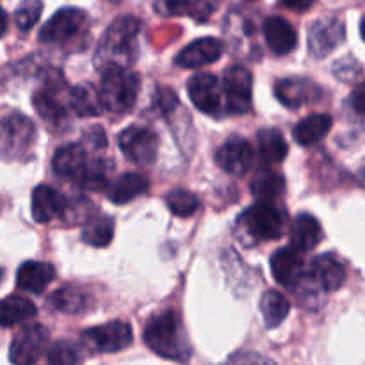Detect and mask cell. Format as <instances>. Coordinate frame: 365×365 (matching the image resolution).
<instances>
[{"label": "cell", "instance_id": "cell-35", "mask_svg": "<svg viewBox=\"0 0 365 365\" xmlns=\"http://www.w3.org/2000/svg\"><path fill=\"white\" fill-rule=\"evenodd\" d=\"M41 11H43L41 0H21L16 13H14L16 27L24 32L31 31V29L38 24L39 16H41Z\"/></svg>", "mask_w": 365, "mask_h": 365}, {"label": "cell", "instance_id": "cell-18", "mask_svg": "<svg viewBox=\"0 0 365 365\" xmlns=\"http://www.w3.org/2000/svg\"><path fill=\"white\" fill-rule=\"evenodd\" d=\"M56 278V269L52 264L46 262H25L21 264L16 273V285L18 289L31 294H41L52 280Z\"/></svg>", "mask_w": 365, "mask_h": 365}, {"label": "cell", "instance_id": "cell-43", "mask_svg": "<svg viewBox=\"0 0 365 365\" xmlns=\"http://www.w3.org/2000/svg\"><path fill=\"white\" fill-rule=\"evenodd\" d=\"M359 178H360V182H362V184L365 185V168H364V170H362V171H360Z\"/></svg>", "mask_w": 365, "mask_h": 365}, {"label": "cell", "instance_id": "cell-31", "mask_svg": "<svg viewBox=\"0 0 365 365\" xmlns=\"http://www.w3.org/2000/svg\"><path fill=\"white\" fill-rule=\"evenodd\" d=\"M284 178L269 170L260 171L252 182V192L264 202H274L284 192Z\"/></svg>", "mask_w": 365, "mask_h": 365}, {"label": "cell", "instance_id": "cell-5", "mask_svg": "<svg viewBox=\"0 0 365 365\" xmlns=\"http://www.w3.org/2000/svg\"><path fill=\"white\" fill-rule=\"evenodd\" d=\"M237 225L253 241H274L284 234L285 214L273 202L259 200L242 212Z\"/></svg>", "mask_w": 365, "mask_h": 365}, {"label": "cell", "instance_id": "cell-29", "mask_svg": "<svg viewBox=\"0 0 365 365\" xmlns=\"http://www.w3.org/2000/svg\"><path fill=\"white\" fill-rule=\"evenodd\" d=\"M114 235V221L113 217L96 216L86 223L82 228V241L95 248H103L113 241Z\"/></svg>", "mask_w": 365, "mask_h": 365}, {"label": "cell", "instance_id": "cell-23", "mask_svg": "<svg viewBox=\"0 0 365 365\" xmlns=\"http://www.w3.org/2000/svg\"><path fill=\"white\" fill-rule=\"evenodd\" d=\"M323 239L321 223L312 214H299L291 225V245L302 252L314 250Z\"/></svg>", "mask_w": 365, "mask_h": 365}, {"label": "cell", "instance_id": "cell-24", "mask_svg": "<svg viewBox=\"0 0 365 365\" xmlns=\"http://www.w3.org/2000/svg\"><path fill=\"white\" fill-rule=\"evenodd\" d=\"M331 123H334V120H331L330 114H310V116L303 118V120L296 125L292 134H294V139L302 146L316 145V143H319L321 139L330 132Z\"/></svg>", "mask_w": 365, "mask_h": 365}, {"label": "cell", "instance_id": "cell-32", "mask_svg": "<svg viewBox=\"0 0 365 365\" xmlns=\"http://www.w3.org/2000/svg\"><path fill=\"white\" fill-rule=\"evenodd\" d=\"M89 298L88 294H84L82 291L77 289H59V291L53 292V296L50 298V305L53 307L59 312L66 314H78L82 310L88 309Z\"/></svg>", "mask_w": 365, "mask_h": 365}, {"label": "cell", "instance_id": "cell-3", "mask_svg": "<svg viewBox=\"0 0 365 365\" xmlns=\"http://www.w3.org/2000/svg\"><path fill=\"white\" fill-rule=\"evenodd\" d=\"M100 100L103 109L123 114L134 107L139 93V77L128 66H109L100 82Z\"/></svg>", "mask_w": 365, "mask_h": 365}, {"label": "cell", "instance_id": "cell-1", "mask_svg": "<svg viewBox=\"0 0 365 365\" xmlns=\"http://www.w3.org/2000/svg\"><path fill=\"white\" fill-rule=\"evenodd\" d=\"M145 344L163 359L175 362H185L191 356L184 324L175 310H164L148 321L145 328Z\"/></svg>", "mask_w": 365, "mask_h": 365}, {"label": "cell", "instance_id": "cell-6", "mask_svg": "<svg viewBox=\"0 0 365 365\" xmlns=\"http://www.w3.org/2000/svg\"><path fill=\"white\" fill-rule=\"evenodd\" d=\"M118 145L123 155L139 166L152 164L159 152V138L155 132L146 127H138V125L125 128L118 138Z\"/></svg>", "mask_w": 365, "mask_h": 365}, {"label": "cell", "instance_id": "cell-30", "mask_svg": "<svg viewBox=\"0 0 365 365\" xmlns=\"http://www.w3.org/2000/svg\"><path fill=\"white\" fill-rule=\"evenodd\" d=\"M289 310H291V305L287 298L277 291H267L260 299V312L269 328H277L278 324H282V321L289 316Z\"/></svg>", "mask_w": 365, "mask_h": 365}, {"label": "cell", "instance_id": "cell-14", "mask_svg": "<svg viewBox=\"0 0 365 365\" xmlns=\"http://www.w3.org/2000/svg\"><path fill=\"white\" fill-rule=\"evenodd\" d=\"M346 38L344 24L337 18L319 20L309 32V48L314 57H324L337 48Z\"/></svg>", "mask_w": 365, "mask_h": 365}, {"label": "cell", "instance_id": "cell-16", "mask_svg": "<svg viewBox=\"0 0 365 365\" xmlns=\"http://www.w3.org/2000/svg\"><path fill=\"white\" fill-rule=\"evenodd\" d=\"M223 41L217 38H202L182 48L175 57V63L184 68H202L216 63L223 56Z\"/></svg>", "mask_w": 365, "mask_h": 365}, {"label": "cell", "instance_id": "cell-22", "mask_svg": "<svg viewBox=\"0 0 365 365\" xmlns=\"http://www.w3.org/2000/svg\"><path fill=\"white\" fill-rule=\"evenodd\" d=\"M88 160L86 150L77 143H71V145H64L57 150L56 155H53L52 166L56 175H59V177L78 180Z\"/></svg>", "mask_w": 365, "mask_h": 365}, {"label": "cell", "instance_id": "cell-9", "mask_svg": "<svg viewBox=\"0 0 365 365\" xmlns=\"http://www.w3.org/2000/svg\"><path fill=\"white\" fill-rule=\"evenodd\" d=\"M132 328L125 321H113L102 327L89 328L82 334V341L98 353H118L132 344Z\"/></svg>", "mask_w": 365, "mask_h": 365}, {"label": "cell", "instance_id": "cell-20", "mask_svg": "<svg viewBox=\"0 0 365 365\" xmlns=\"http://www.w3.org/2000/svg\"><path fill=\"white\" fill-rule=\"evenodd\" d=\"M319 89L307 78H284L274 86V95L289 109H296L316 100Z\"/></svg>", "mask_w": 365, "mask_h": 365}, {"label": "cell", "instance_id": "cell-33", "mask_svg": "<svg viewBox=\"0 0 365 365\" xmlns=\"http://www.w3.org/2000/svg\"><path fill=\"white\" fill-rule=\"evenodd\" d=\"M110 163L106 159H95L88 160L84 171H82L78 184L86 189H102L107 184V177H109Z\"/></svg>", "mask_w": 365, "mask_h": 365}, {"label": "cell", "instance_id": "cell-41", "mask_svg": "<svg viewBox=\"0 0 365 365\" xmlns=\"http://www.w3.org/2000/svg\"><path fill=\"white\" fill-rule=\"evenodd\" d=\"M6 31H7V14L4 13V9L0 7V38L6 34Z\"/></svg>", "mask_w": 365, "mask_h": 365}, {"label": "cell", "instance_id": "cell-25", "mask_svg": "<svg viewBox=\"0 0 365 365\" xmlns=\"http://www.w3.org/2000/svg\"><path fill=\"white\" fill-rule=\"evenodd\" d=\"M68 106L77 116L93 118L102 113L103 106L100 93L89 84H78L68 91Z\"/></svg>", "mask_w": 365, "mask_h": 365}, {"label": "cell", "instance_id": "cell-34", "mask_svg": "<svg viewBox=\"0 0 365 365\" xmlns=\"http://www.w3.org/2000/svg\"><path fill=\"white\" fill-rule=\"evenodd\" d=\"M166 205L175 216L191 217L192 214L200 209V200L198 196L192 195V192L182 191V189H175V191L168 192Z\"/></svg>", "mask_w": 365, "mask_h": 365}, {"label": "cell", "instance_id": "cell-37", "mask_svg": "<svg viewBox=\"0 0 365 365\" xmlns=\"http://www.w3.org/2000/svg\"><path fill=\"white\" fill-rule=\"evenodd\" d=\"M153 7L160 16L173 18L187 13L191 7V0H155Z\"/></svg>", "mask_w": 365, "mask_h": 365}, {"label": "cell", "instance_id": "cell-13", "mask_svg": "<svg viewBox=\"0 0 365 365\" xmlns=\"http://www.w3.org/2000/svg\"><path fill=\"white\" fill-rule=\"evenodd\" d=\"M271 273L274 280L285 287H294L305 277V262L303 252L296 246H285L271 257Z\"/></svg>", "mask_w": 365, "mask_h": 365}, {"label": "cell", "instance_id": "cell-39", "mask_svg": "<svg viewBox=\"0 0 365 365\" xmlns=\"http://www.w3.org/2000/svg\"><path fill=\"white\" fill-rule=\"evenodd\" d=\"M351 103L356 113L365 114V82L355 88V91L351 95Z\"/></svg>", "mask_w": 365, "mask_h": 365}, {"label": "cell", "instance_id": "cell-17", "mask_svg": "<svg viewBox=\"0 0 365 365\" xmlns=\"http://www.w3.org/2000/svg\"><path fill=\"white\" fill-rule=\"evenodd\" d=\"M66 210V200L50 185H38L32 191V217L38 223H48Z\"/></svg>", "mask_w": 365, "mask_h": 365}, {"label": "cell", "instance_id": "cell-28", "mask_svg": "<svg viewBox=\"0 0 365 365\" xmlns=\"http://www.w3.org/2000/svg\"><path fill=\"white\" fill-rule=\"evenodd\" d=\"M259 152L264 164H278L287 157V141L277 128H262L259 132Z\"/></svg>", "mask_w": 365, "mask_h": 365}, {"label": "cell", "instance_id": "cell-26", "mask_svg": "<svg viewBox=\"0 0 365 365\" xmlns=\"http://www.w3.org/2000/svg\"><path fill=\"white\" fill-rule=\"evenodd\" d=\"M148 191V180L139 173H125L118 177L109 187V200L116 205L132 202Z\"/></svg>", "mask_w": 365, "mask_h": 365}, {"label": "cell", "instance_id": "cell-8", "mask_svg": "<svg viewBox=\"0 0 365 365\" xmlns=\"http://www.w3.org/2000/svg\"><path fill=\"white\" fill-rule=\"evenodd\" d=\"M252 71L245 66H230L225 71L223 93L230 114H246L252 109Z\"/></svg>", "mask_w": 365, "mask_h": 365}, {"label": "cell", "instance_id": "cell-10", "mask_svg": "<svg viewBox=\"0 0 365 365\" xmlns=\"http://www.w3.org/2000/svg\"><path fill=\"white\" fill-rule=\"evenodd\" d=\"M86 24V13L77 7H63L39 31V41L61 43L73 38Z\"/></svg>", "mask_w": 365, "mask_h": 365}, {"label": "cell", "instance_id": "cell-2", "mask_svg": "<svg viewBox=\"0 0 365 365\" xmlns=\"http://www.w3.org/2000/svg\"><path fill=\"white\" fill-rule=\"evenodd\" d=\"M141 31V21L134 16L114 20L103 32L95 53V64L100 70L109 66H128L135 59V39Z\"/></svg>", "mask_w": 365, "mask_h": 365}, {"label": "cell", "instance_id": "cell-27", "mask_svg": "<svg viewBox=\"0 0 365 365\" xmlns=\"http://www.w3.org/2000/svg\"><path fill=\"white\" fill-rule=\"evenodd\" d=\"M36 316L34 303L24 296H7L0 299V328H11Z\"/></svg>", "mask_w": 365, "mask_h": 365}, {"label": "cell", "instance_id": "cell-44", "mask_svg": "<svg viewBox=\"0 0 365 365\" xmlns=\"http://www.w3.org/2000/svg\"><path fill=\"white\" fill-rule=\"evenodd\" d=\"M2 274H4V271H2V269H0V280H2Z\"/></svg>", "mask_w": 365, "mask_h": 365}, {"label": "cell", "instance_id": "cell-11", "mask_svg": "<svg viewBox=\"0 0 365 365\" xmlns=\"http://www.w3.org/2000/svg\"><path fill=\"white\" fill-rule=\"evenodd\" d=\"M187 93L196 109L205 114H217L223 107L220 81L212 73H196L189 78Z\"/></svg>", "mask_w": 365, "mask_h": 365}, {"label": "cell", "instance_id": "cell-21", "mask_svg": "<svg viewBox=\"0 0 365 365\" xmlns=\"http://www.w3.org/2000/svg\"><path fill=\"white\" fill-rule=\"evenodd\" d=\"M61 89L59 86L48 84L45 88H41L39 91H36L32 103H34V109L46 123H63L68 116V102L64 103L61 100Z\"/></svg>", "mask_w": 365, "mask_h": 365}, {"label": "cell", "instance_id": "cell-15", "mask_svg": "<svg viewBox=\"0 0 365 365\" xmlns=\"http://www.w3.org/2000/svg\"><path fill=\"white\" fill-rule=\"evenodd\" d=\"M307 277L324 292H335L344 285L346 282V267L341 260L331 253L319 255L312 260L310 271Z\"/></svg>", "mask_w": 365, "mask_h": 365}, {"label": "cell", "instance_id": "cell-12", "mask_svg": "<svg viewBox=\"0 0 365 365\" xmlns=\"http://www.w3.org/2000/svg\"><path fill=\"white\" fill-rule=\"evenodd\" d=\"M253 159L255 152L252 143L237 135L225 141L216 153L217 166L230 175H245L252 168Z\"/></svg>", "mask_w": 365, "mask_h": 365}, {"label": "cell", "instance_id": "cell-19", "mask_svg": "<svg viewBox=\"0 0 365 365\" xmlns=\"http://www.w3.org/2000/svg\"><path fill=\"white\" fill-rule=\"evenodd\" d=\"M264 38H266L267 46L280 56L292 52L298 45V32L287 20L280 16H269L264 21Z\"/></svg>", "mask_w": 365, "mask_h": 365}, {"label": "cell", "instance_id": "cell-38", "mask_svg": "<svg viewBox=\"0 0 365 365\" xmlns=\"http://www.w3.org/2000/svg\"><path fill=\"white\" fill-rule=\"evenodd\" d=\"M177 106H178V98L171 89H159L155 98V107L160 110V113L163 114L173 113Z\"/></svg>", "mask_w": 365, "mask_h": 365}, {"label": "cell", "instance_id": "cell-40", "mask_svg": "<svg viewBox=\"0 0 365 365\" xmlns=\"http://www.w3.org/2000/svg\"><path fill=\"white\" fill-rule=\"evenodd\" d=\"M287 9L291 11H298V13H305L309 11L310 7L316 4V0H280Z\"/></svg>", "mask_w": 365, "mask_h": 365}, {"label": "cell", "instance_id": "cell-36", "mask_svg": "<svg viewBox=\"0 0 365 365\" xmlns=\"http://www.w3.org/2000/svg\"><path fill=\"white\" fill-rule=\"evenodd\" d=\"M48 362L53 365H71L82 362V353L73 342L59 341L48 351Z\"/></svg>", "mask_w": 365, "mask_h": 365}, {"label": "cell", "instance_id": "cell-42", "mask_svg": "<svg viewBox=\"0 0 365 365\" xmlns=\"http://www.w3.org/2000/svg\"><path fill=\"white\" fill-rule=\"evenodd\" d=\"M360 34H362V38H364V41H365V14H364L362 21H360Z\"/></svg>", "mask_w": 365, "mask_h": 365}, {"label": "cell", "instance_id": "cell-7", "mask_svg": "<svg viewBox=\"0 0 365 365\" xmlns=\"http://www.w3.org/2000/svg\"><path fill=\"white\" fill-rule=\"evenodd\" d=\"M50 335L41 324H27L14 335L9 348V360L16 365L34 364L45 355Z\"/></svg>", "mask_w": 365, "mask_h": 365}, {"label": "cell", "instance_id": "cell-4", "mask_svg": "<svg viewBox=\"0 0 365 365\" xmlns=\"http://www.w3.org/2000/svg\"><path fill=\"white\" fill-rule=\"evenodd\" d=\"M36 141L34 123L14 109L0 110V157L6 160L24 159Z\"/></svg>", "mask_w": 365, "mask_h": 365}]
</instances>
